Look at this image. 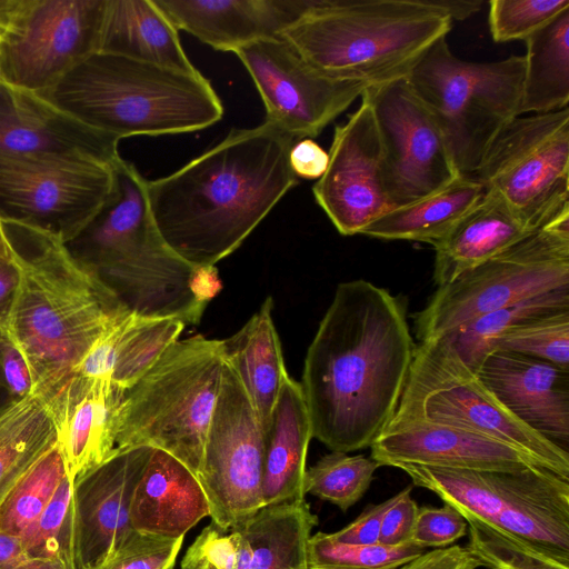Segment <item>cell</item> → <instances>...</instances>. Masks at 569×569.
Returning <instances> with one entry per match:
<instances>
[{"instance_id":"cell-8","label":"cell","mask_w":569,"mask_h":569,"mask_svg":"<svg viewBox=\"0 0 569 569\" xmlns=\"http://www.w3.org/2000/svg\"><path fill=\"white\" fill-rule=\"evenodd\" d=\"M396 468L467 521L569 562V479L542 467L498 471L403 463Z\"/></svg>"},{"instance_id":"cell-43","label":"cell","mask_w":569,"mask_h":569,"mask_svg":"<svg viewBox=\"0 0 569 569\" xmlns=\"http://www.w3.org/2000/svg\"><path fill=\"white\" fill-rule=\"evenodd\" d=\"M250 547L241 530L211 522L188 547L180 569H249Z\"/></svg>"},{"instance_id":"cell-19","label":"cell","mask_w":569,"mask_h":569,"mask_svg":"<svg viewBox=\"0 0 569 569\" xmlns=\"http://www.w3.org/2000/svg\"><path fill=\"white\" fill-rule=\"evenodd\" d=\"M369 448L370 458L380 467L410 463L498 471L545 468L531 456L502 441L460 427L398 413Z\"/></svg>"},{"instance_id":"cell-24","label":"cell","mask_w":569,"mask_h":569,"mask_svg":"<svg viewBox=\"0 0 569 569\" xmlns=\"http://www.w3.org/2000/svg\"><path fill=\"white\" fill-rule=\"evenodd\" d=\"M208 516L209 505L197 477L174 457L153 448L132 498V529L177 539Z\"/></svg>"},{"instance_id":"cell-52","label":"cell","mask_w":569,"mask_h":569,"mask_svg":"<svg viewBox=\"0 0 569 569\" xmlns=\"http://www.w3.org/2000/svg\"><path fill=\"white\" fill-rule=\"evenodd\" d=\"M0 569H40V565L29 559L20 537L0 531Z\"/></svg>"},{"instance_id":"cell-30","label":"cell","mask_w":569,"mask_h":569,"mask_svg":"<svg viewBox=\"0 0 569 569\" xmlns=\"http://www.w3.org/2000/svg\"><path fill=\"white\" fill-rule=\"evenodd\" d=\"M117 178L114 198L82 233L67 244L74 258L90 270L154 228L147 199V180L122 158L117 163Z\"/></svg>"},{"instance_id":"cell-49","label":"cell","mask_w":569,"mask_h":569,"mask_svg":"<svg viewBox=\"0 0 569 569\" xmlns=\"http://www.w3.org/2000/svg\"><path fill=\"white\" fill-rule=\"evenodd\" d=\"M481 562L466 548L452 545L425 551L420 557L398 569H478Z\"/></svg>"},{"instance_id":"cell-54","label":"cell","mask_w":569,"mask_h":569,"mask_svg":"<svg viewBox=\"0 0 569 569\" xmlns=\"http://www.w3.org/2000/svg\"><path fill=\"white\" fill-rule=\"evenodd\" d=\"M433 4L443 11L451 21H461L478 12L482 0H432Z\"/></svg>"},{"instance_id":"cell-35","label":"cell","mask_w":569,"mask_h":569,"mask_svg":"<svg viewBox=\"0 0 569 569\" xmlns=\"http://www.w3.org/2000/svg\"><path fill=\"white\" fill-rule=\"evenodd\" d=\"M569 308V286L523 299L486 313L457 328L446 337L463 362L477 372L499 339L513 327L535 317Z\"/></svg>"},{"instance_id":"cell-32","label":"cell","mask_w":569,"mask_h":569,"mask_svg":"<svg viewBox=\"0 0 569 569\" xmlns=\"http://www.w3.org/2000/svg\"><path fill=\"white\" fill-rule=\"evenodd\" d=\"M318 517L306 499L261 508L242 522L249 569H309L307 546Z\"/></svg>"},{"instance_id":"cell-18","label":"cell","mask_w":569,"mask_h":569,"mask_svg":"<svg viewBox=\"0 0 569 569\" xmlns=\"http://www.w3.org/2000/svg\"><path fill=\"white\" fill-rule=\"evenodd\" d=\"M335 128L329 163L312 188L315 199L342 236L360 234L391 209L386 191L380 139L367 98Z\"/></svg>"},{"instance_id":"cell-21","label":"cell","mask_w":569,"mask_h":569,"mask_svg":"<svg viewBox=\"0 0 569 569\" xmlns=\"http://www.w3.org/2000/svg\"><path fill=\"white\" fill-rule=\"evenodd\" d=\"M0 156L118 161V141L86 127L42 96L0 81Z\"/></svg>"},{"instance_id":"cell-12","label":"cell","mask_w":569,"mask_h":569,"mask_svg":"<svg viewBox=\"0 0 569 569\" xmlns=\"http://www.w3.org/2000/svg\"><path fill=\"white\" fill-rule=\"evenodd\" d=\"M475 178L536 230L569 212V108L516 117Z\"/></svg>"},{"instance_id":"cell-56","label":"cell","mask_w":569,"mask_h":569,"mask_svg":"<svg viewBox=\"0 0 569 569\" xmlns=\"http://www.w3.org/2000/svg\"><path fill=\"white\" fill-rule=\"evenodd\" d=\"M9 340L7 331L0 327V355L3 346ZM14 401L9 395L0 373V409Z\"/></svg>"},{"instance_id":"cell-29","label":"cell","mask_w":569,"mask_h":569,"mask_svg":"<svg viewBox=\"0 0 569 569\" xmlns=\"http://www.w3.org/2000/svg\"><path fill=\"white\" fill-rule=\"evenodd\" d=\"M272 308V298L268 297L236 333L220 340L224 361L238 376L264 436L288 377Z\"/></svg>"},{"instance_id":"cell-50","label":"cell","mask_w":569,"mask_h":569,"mask_svg":"<svg viewBox=\"0 0 569 569\" xmlns=\"http://www.w3.org/2000/svg\"><path fill=\"white\" fill-rule=\"evenodd\" d=\"M289 163L297 178L318 180L328 168L329 153L315 140L305 138L292 144Z\"/></svg>"},{"instance_id":"cell-10","label":"cell","mask_w":569,"mask_h":569,"mask_svg":"<svg viewBox=\"0 0 569 569\" xmlns=\"http://www.w3.org/2000/svg\"><path fill=\"white\" fill-rule=\"evenodd\" d=\"M395 413L502 441L569 479V453L507 410L443 336L420 342Z\"/></svg>"},{"instance_id":"cell-7","label":"cell","mask_w":569,"mask_h":569,"mask_svg":"<svg viewBox=\"0 0 569 569\" xmlns=\"http://www.w3.org/2000/svg\"><path fill=\"white\" fill-rule=\"evenodd\" d=\"M525 59L461 60L446 37L436 41L407 77L438 121L461 176H475L497 134L521 116Z\"/></svg>"},{"instance_id":"cell-22","label":"cell","mask_w":569,"mask_h":569,"mask_svg":"<svg viewBox=\"0 0 569 569\" xmlns=\"http://www.w3.org/2000/svg\"><path fill=\"white\" fill-rule=\"evenodd\" d=\"M476 373L517 419L568 451L569 370L496 349Z\"/></svg>"},{"instance_id":"cell-37","label":"cell","mask_w":569,"mask_h":569,"mask_svg":"<svg viewBox=\"0 0 569 569\" xmlns=\"http://www.w3.org/2000/svg\"><path fill=\"white\" fill-rule=\"evenodd\" d=\"M379 467L365 455L331 451L306 470L303 490L347 511L367 492Z\"/></svg>"},{"instance_id":"cell-44","label":"cell","mask_w":569,"mask_h":569,"mask_svg":"<svg viewBox=\"0 0 569 569\" xmlns=\"http://www.w3.org/2000/svg\"><path fill=\"white\" fill-rule=\"evenodd\" d=\"M183 539L160 538L136 531L108 561L94 569H174Z\"/></svg>"},{"instance_id":"cell-9","label":"cell","mask_w":569,"mask_h":569,"mask_svg":"<svg viewBox=\"0 0 569 569\" xmlns=\"http://www.w3.org/2000/svg\"><path fill=\"white\" fill-rule=\"evenodd\" d=\"M569 286V212L437 290L412 315L420 342L486 313Z\"/></svg>"},{"instance_id":"cell-17","label":"cell","mask_w":569,"mask_h":569,"mask_svg":"<svg viewBox=\"0 0 569 569\" xmlns=\"http://www.w3.org/2000/svg\"><path fill=\"white\" fill-rule=\"evenodd\" d=\"M153 448L117 449L102 463L72 481L68 510L71 569H94L136 532L131 502Z\"/></svg>"},{"instance_id":"cell-14","label":"cell","mask_w":569,"mask_h":569,"mask_svg":"<svg viewBox=\"0 0 569 569\" xmlns=\"http://www.w3.org/2000/svg\"><path fill=\"white\" fill-rule=\"evenodd\" d=\"M362 94L375 117L391 209L432 194L461 176L438 121L407 78L369 86Z\"/></svg>"},{"instance_id":"cell-33","label":"cell","mask_w":569,"mask_h":569,"mask_svg":"<svg viewBox=\"0 0 569 569\" xmlns=\"http://www.w3.org/2000/svg\"><path fill=\"white\" fill-rule=\"evenodd\" d=\"M525 42L521 114L568 108L569 8Z\"/></svg>"},{"instance_id":"cell-36","label":"cell","mask_w":569,"mask_h":569,"mask_svg":"<svg viewBox=\"0 0 569 569\" xmlns=\"http://www.w3.org/2000/svg\"><path fill=\"white\" fill-rule=\"evenodd\" d=\"M68 476L58 441L21 477L0 505V531L22 537Z\"/></svg>"},{"instance_id":"cell-13","label":"cell","mask_w":569,"mask_h":569,"mask_svg":"<svg viewBox=\"0 0 569 569\" xmlns=\"http://www.w3.org/2000/svg\"><path fill=\"white\" fill-rule=\"evenodd\" d=\"M266 436L234 370L224 361L198 480L211 522L224 530L263 508Z\"/></svg>"},{"instance_id":"cell-31","label":"cell","mask_w":569,"mask_h":569,"mask_svg":"<svg viewBox=\"0 0 569 569\" xmlns=\"http://www.w3.org/2000/svg\"><path fill=\"white\" fill-rule=\"evenodd\" d=\"M476 179L460 176L447 187L410 204L392 208L360 234L383 240H409L436 246L482 198Z\"/></svg>"},{"instance_id":"cell-51","label":"cell","mask_w":569,"mask_h":569,"mask_svg":"<svg viewBox=\"0 0 569 569\" xmlns=\"http://www.w3.org/2000/svg\"><path fill=\"white\" fill-rule=\"evenodd\" d=\"M19 251L12 259H0V327L6 330L19 282Z\"/></svg>"},{"instance_id":"cell-5","label":"cell","mask_w":569,"mask_h":569,"mask_svg":"<svg viewBox=\"0 0 569 569\" xmlns=\"http://www.w3.org/2000/svg\"><path fill=\"white\" fill-rule=\"evenodd\" d=\"M42 96L93 131L119 142L208 128L223 106L201 72L187 73L96 52Z\"/></svg>"},{"instance_id":"cell-11","label":"cell","mask_w":569,"mask_h":569,"mask_svg":"<svg viewBox=\"0 0 569 569\" xmlns=\"http://www.w3.org/2000/svg\"><path fill=\"white\" fill-rule=\"evenodd\" d=\"M118 161L0 156V219L68 244L114 198Z\"/></svg>"},{"instance_id":"cell-4","label":"cell","mask_w":569,"mask_h":569,"mask_svg":"<svg viewBox=\"0 0 569 569\" xmlns=\"http://www.w3.org/2000/svg\"><path fill=\"white\" fill-rule=\"evenodd\" d=\"M451 26L432 0H309L280 37L320 73L377 86L407 78Z\"/></svg>"},{"instance_id":"cell-34","label":"cell","mask_w":569,"mask_h":569,"mask_svg":"<svg viewBox=\"0 0 569 569\" xmlns=\"http://www.w3.org/2000/svg\"><path fill=\"white\" fill-rule=\"evenodd\" d=\"M57 441L54 423L38 396L14 400L0 409V505Z\"/></svg>"},{"instance_id":"cell-38","label":"cell","mask_w":569,"mask_h":569,"mask_svg":"<svg viewBox=\"0 0 569 569\" xmlns=\"http://www.w3.org/2000/svg\"><path fill=\"white\" fill-rule=\"evenodd\" d=\"M423 552L412 543H341L333 541L329 533L319 531L309 538L307 561L309 569H398Z\"/></svg>"},{"instance_id":"cell-2","label":"cell","mask_w":569,"mask_h":569,"mask_svg":"<svg viewBox=\"0 0 569 569\" xmlns=\"http://www.w3.org/2000/svg\"><path fill=\"white\" fill-rule=\"evenodd\" d=\"M295 142L264 120L231 130L177 171L147 181L150 217L161 240L187 262L214 267L298 183L289 163Z\"/></svg>"},{"instance_id":"cell-48","label":"cell","mask_w":569,"mask_h":569,"mask_svg":"<svg viewBox=\"0 0 569 569\" xmlns=\"http://www.w3.org/2000/svg\"><path fill=\"white\" fill-rule=\"evenodd\" d=\"M0 373L13 400L34 395V381L30 367L10 338L1 350Z\"/></svg>"},{"instance_id":"cell-53","label":"cell","mask_w":569,"mask_h":569,"mask_svg":"<svg viewBox=\"0 0 569 569\" xmlns=\"http://www.w3.org/2000/svg\"><path fill=\"white\" fill-rule=\"evenodd\" d=\"M27 0H0V49L12 34Z\"/></svg>"},{"instance_id":"cell-26","label":"cell","mask_w":569,"mask_h":569,"mask_svg":"<svg viewBox=\"0 0 569 569\" xmlns=\"http://www.w3.org/2000/svg\"><path fill=\"white\" fill-rule=\"evenodd\" d=\"M537 230L498 196L485 191L447 237L433 246L435 284L451 282Z\"/></svg>"},{"instance_id":"cell-45","label":"cell","mask_w":569,"mask_h":569,"mask_svg":"<svg viewBox=\"0 0 569 569\" xmlns=\"http://www.w3.org/2000/svg\"><path fill=\"white\" fill-rule=\"evenodd\" d=\"M468 532V521L452 506L419 507L411 543L426 548H447Z\"/></svg>"},{"instance_id":"cell-40","label":"cell","mask_w":569,"mask_h":569,"mask_svg":"<svg viewBox=\"0 0 569 569\" xmlns=\"http://www.w3.org/2000/svg\"><path fill=\"white\" fill-rule=\"evenodd\" d=\"M466 548L490 569H569V562L548 555L515 537L468 521Z\"/></svg>"},{"instance_id":"cell-47","label":"cell","mask_w":569,"mask_h":569,"mask_svg":"<svg viewBox=\"0 0 569 569\" xmlns=\"http://www.w3.org/2000/svg\"><path fill=\"white\" fill-rule=\"evenodd\" d=\"M400 491L387 500L369 505L349 525L342 529L329 533V537L337 542L350 545H375L379 543L381 523L387 510L400 498Z\"/></svg>"},{"instance_id":"cell-41","label":"cell","mask_w":569,"mask_h":569,"mask_svg":"<svg viewBox=\"0 0 569 569\" xmlns=\"http://www.w3.org/2000/svg\"><path fill=\"white\" fill-rule=\"evenodd\" d=\"M72 480L64 478L38 520L21 537L29 559L57 569H71L68 547V510Z\"/></svg>"},{"instance_id":"cell-25","label":"cell","mask_w":569,"mask_h":569,"mask_svg":"<svg viewBox=\"0 0 569 569\" xmlns=\"http://www.w3.org/2000/svg\"><path fill=\"white\" fill-rule=\"evenodd\" d=\"M184 327L176 318H149L127 312L94 342L74 372L109 378L126 391L179 340Z\"/></svg>"},{"instance_id":"cell-28","label":"cell","mask_w":569,"mask_h":569,"mask_svg":"<svg viewBox=\"0 0 569 569\" xmlns=\"http://www.w3.org/2000/svg\"><path fill=\"white\" fill-rule=\"evenodd\" d=\"M98 52L197 73L178 29L153 0H107Z\"/></svg>"},{"instance_id":"cell-6","label":"cell","mask_w":569,"mask_h":569,"mask_svg":"<svg viewBox=\"0 0 569 569\" xmlns=\"http://www.w3.org/2000/svg\"><path fill=\"white\" fill-rule=\"evenodd\" d=\"M223 367L220 340L197 335L172 343L126 390L117 418V449L162 450L198 479Z\"/></svg>"},{"instance_id":"cell-55","label":"cell","mask_w":569,"mask_h":569,"mask_svg":"<svg viewBox=\"0 0 569 569\" xmlns=\"http://www.w3.org/2000/svg\"><path fill=\"white\" fill-rule=\"evenodd\" d=\"M17 253L18 249L9 236L8 227L0 219V259H12Z\"/></svg>"},{"instance_id":"cell-1","label":"cell","mask_w":569,"mask_h":569,"mask_svg":"<svg viewBox=\"0 0 569 569\" xmlns=\"http://www.w3.org/2000/svg\"><path fill=\"white\" fill-rule=\"evenodd\" d=\"M416 347L401 298L363 279L339 283L300 382L312 437L331 451L370 447L398 408Z\"/></svg>"},{"instance_id":"cell-23","label":"cell","mask_w":569,"mask_h":569,"mask_svg":"<svg viewBox=\"0 0 569 569\" xmlns=\"http://www.w3.org/2000/svg\"><path fill=\"white\" fill-rule=\"evenodd\" d=\"M179 30L216 50L234 52L278 37L305 11L309 0H153Z\"/></svg>"},{"instance_id":"cell-42","label":"cell","mask_w":569,"mask_h":569,"mask_svg":"<svg viewBox=\"0 0 569 569\" xmlns=\"http://www.w3.org/2000/svg\"><path fill=\"white\" fill-rule=\"evenodd\" d=\"M569 8V0H490L488 23L496 42L526 40Z\"/></svg>"},{"instance_id":"cell-16","label":"cell","mask_w":569,"mask_h":569,"mask_svg":"<svg viewBox=\"0 0 569 569\" xmlns=\"http://www.w3.org/2000/svg\"><path fill=\"white\" fill-rule=\"evenodd\" d=\"M250 74L266 108V120L296 141L317 137L369 87L327 77L280 36L234 51Z\"/></svg>"},{"instance_id":"cell-46","label":"cell","mask_w":569,"mask_h":569,"mask_svg":"<svg viewBox=\"0 0 569 569\" xmlns=\"http://www.w3.org/2000/svg\"><path fill=\"white\" fill-rule=\"evenodd\" d=\"M412 486L400 491V498L387 510L379 533V543L399 546L411 543L418 505L411 497Z\"/></svg>"},{"instance_id":"cell-15","label":"cell","mask_w":569,"mask_h":569,"mask_svg":"<svg viewBox=\"0 0 569 569\" xmlns=\"http://www.w3.org/2000/svg\"><path fill=\"white\" fill-rule=\"evenodd\" d=\"M107 0H27L0 49V78L43 94L99 51Z\"/></svg>"},{"instance_id":"cell-3","label":"cell","mask_w":569,"mask_h":569,"mask_svg":"<svg viewBox=\"0 0 569 569\" xmlns=\"http://www.w3.org/2000/svg\"><path fill=\"white\" fill-rule=\"evenodd\" d=\"M34 250H19V282L6 331L42 396L72 375L94 342L129 312L60 239L20 229Z\"/></svg>"},{"instance_id":"cell-20","label":"cell","mask_w":569,"mask_h":569,"mask_svg":"<svg viewBox=\"0 0 569 569\" xmlns=\"http://www.w3.org/2000/svg\"><path fill=\"white\" fill-rule=\"evenodd\" d=\"M124 392L109 378L73 372L38 396L54 423L70 480L102 463L117 450V418Z\"/></svg>"},{"instance_id":"cell-39","label":"cell","mask_w":569,"mask_h":569,"mask_svg":"<svg viewBox=\"0 0 569 569\" xmlns=\"http://www.w3.org/2000/svg\"><path fill=\"white\" fill-rule=\"evenodd\" d=\"M496 349L543 360L569 370V308L521 322L499 339Z\"/></svg>"},{"instance_id":"cell-57","label":"cell","mask_w":569,"mask_h":569,"mask_svg":"<svg viewBox=\"0 0 569 569\" xmlns=\"http://www.w3.org/2000/svg\"><path fill=\"white\" fill-rule=\"evenodd\" d=\"M0 81H1V78H0Z\"/></svg>"},{"instance_id":"cell-27","label":"cell","mask_w":569,"mask_h":569,"mask_svg":"<svg viewBox=\"0 0 569 569\" xmlns=\"http://www.w3.org/2000/svg\"><path fill=\"white\" fill-rule=\"evenodd\" d=\"M312 428L301 383L284 379L266 433L263 507L305 499L306 461Z\"/></svg>"}]
</instances>
